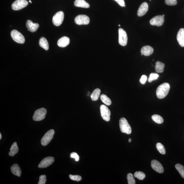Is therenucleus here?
Instances as JSON below:
<instances>
[{
  "instance_id": "6",
  "label": "nucleus",
  "mask_w": 184,
  "mask_h": 184,
  "mask_svg": "<svg viewBox=\"0 0 184 184\" xmlns=\"http://www.w3.org/2000/svg\"><path fill=\"white\" fill-rule=\"evenodd\" d=\"M64 14L63 11H59L55 14L53 18V23L55 26H60L63 22Z\"/></svg>"
},
{
  "instance_id": "2",
  "label": "nucleus",
  "mask_w": 184,
  "mask_h": 184,
  "mask_svg": "<svg viewBox=\"0 0 184 184\" xmlns=\"http://www.w3.org/2000/svg\"><path fill=\"white\" fill-rule=\"evenodd\" d=\"M120 130L123 133L130 134L132 132V129L127 120L124 118H122L119 120Z\"/></svg>"
},
{
  "instance_id": "23",
  "label": "nucleus",
  "mask_w": 184,
  "mask_h": 184,
  "mask_svg": "<svg viewBox=\"0 0 184 184\" xmlns=\"http://www.w3.org/2000/svg\"><path fill=\"white\" fill-rule=\"evenodd\" d=\"M101 90L99 88H96L94 90L91 95V98L93 101H96L98 100L100 96Z\"/></svg>"
},
{
  "instance_id": "33",
  "label": "nucleus",
  "mask_w": 184,
  "mask_h": 184,
  "mask_svg": "<svg viewBox=\"0 0 184 184\" xmlns=\"http://www.w3.org/2000/svg\"><path fill=\"white\" fill-rule=\"evenodd\" d=\"M46 181V175H42L39 177V180L38 184H45Z\"/></svg>"
},
{
  "instance_id": "34",
  "label": "nucleus",
  "mask_w": 184,
  "mask_h": 184,
  "mask_svg": "<svg viewBox=\"0 0 184 184\" xmlns=\"http://www.w3.org/2000/svg\"><path fill=\"white\" fill-rule=\"evenodd\" d=\"M165 3L169 6H174L177 4V0H165Z\"/></svg>"
},
{
  "instance_id": "10",
  "label": "nucleus",
  "mask_w": 184,
  "mask_h": 184,
  "mask_svg": "<svg viewBox=\"0 0 184 184\" xmlns=\"http://www.w3.org/2000/svg\"><path fill=\"white\" fill-rule=\"evenodd\" d=\"M75 22L78 25H87L90 22V19L85 15H79L75 18Z\"/></svg>"
},
{
  "instance_id": "14",
  "label": "nucleus",
  "mask_w": 184,
  "mask_h": 184,
  "mask_svg": "<svg viewBox=\"0 0 184 184\" xmlns=\"http://www.w3.org/2000/svg\"><path fill=\"white\" fill-rule=\"evenodd\" d=\"M148 10V5L146 2H144L141 4L137 11V15L139 16H143L146 13Z\"/></svg>"
},
{
  "instance_id": "13",
  "label": "nucleus",
  "mask_w": 184,
  "mask_h": 184,
  "mask_svg": "<svg viewBox=\"0 0 184 184\" xmlns=\"http://www.w3.org/2000/svg\"><path fill=\"white\" fill-rule=\"evenodd\" d=\"M151 166L153 170L159 173H162L164 172L163 166L158 161L154 160L151 162Z\"/></svg>"
},
{
  "instance_id": "32",
  "label": "nucleus",
  "mask_w": 184,
  "mask_h": 184,
  "mask_svg": "<svg viewBox=\"0 0 184 184\" xmlns=\"http://www.w3.org/2000/svg\"><path fill=\"white\" fill-rule=\"evenodd\" d=\"M69 177L72 180L77 181H80L82 179L81 176L79 175H69Z\"/></svg>"
},
{
  "instance_id": "38",
  "label": "nucleus",
  "mask_w": 184,
  "mask_h": 184,
  "mask_svg": "<svg viewBox=\"0 0 184 184\" xmlns=\"http://www.w3.org/2000/svg\"><path fill=\"white\" fill-rule=\"evenodd\" d=\"M2 138V135L1 133H0V139H1Z\"/></svg>"
},
{
  "instance_id": "25",
  "label": "nucleus",
  "mask_w": 184,
  "mask_h": 184,
  "mask_svg": "<svg viewBox=\"0 0 184 184\" xmlns=\"http://www.w3.org/2000/svg\"><path fill=\"white\" fill-rule=\"evenodd\" d=\"M152 119L154 122L158 124H161L164 122L163 118L161 116L155 114L152 116Z\"/></svg>"
},
{
  "instance_id": "18",
  "label": "nucleus",
  "mask_w": 184,
  "mask_h": 184,
  "mask_svg": "<svg viewBox=\"0 0 184 184\" xmlns=\"http://www.w3.org/2000/svg\"><path fill=\"white\" fill-rule=\"evenodd\" d=\"M153 49L151 46L147 45L143 46L141 48V54L145 56H149L153 53Z\"/></svg>"
},
{
  "instance_id": "11",
  "label": "nucleus",
  "mask_w": 184,
  "mask_h": 184,
  "mask_svg": "<svg viewBox=\"0 0 184 184\" xmlns=\"http://www.w3.org/2000/svg\"><path fill=\"white\" fill-rule=\"evenodd\" d=\"M164 20V17L162 16H157L151 18L150 23L153 26H161L163 24Z\"/></svg>"
},
{
  "instance_id": "3",
  "label": "nucleus",
  "mask_w": 184,
  "mask_h": 184,
  "mask_svg": "<svg viewBox=\"0 0 184 184\" xmlns=\"http://www.w3.org/2000/svg\"><path fill=\"white\" fill-rule=\"evenodd\" d=\"M47 111L44 108L40 109L36 111L33 116V119L35 121H40L45 118Z\"/></svg>"
},
{
  "instance_id": "22",
  "label": "nucleus",
  "mask_w": 184,
  "mask_h": 184,
  "mask_svg": "<svg viewBox=\"0 0 184 184\" xmlns=\"http://www.w3.org/2000/svg\"><path fill=\"white\" fill-rule=\"evenodd\" d=\"M40 46L46 50H48L49 48V45L47 40L45 38L42 37L40 39L39 42Z\"/></svg>"
},
{
  "instance_id": "37",
  "label": "nucleus",
  "mask_w": 184,
  "mask_h": 184,
  "mask_svg": "<svg viewBox=\"0 0 184 184\" xmlns=\"http://www.w3.org/2000/svg\"><path fill=\"white\" fill-rule=\"evenodd\" d=\"M119 4V5L121 6V7H125V3L124 0H114Z\"/></svg>"
},
{
  "instance_id": "31",
  "label": "nucleus",
  "mask_w": 184,
  "mask_h": 184,
  "mask_svg": "<svg viewBox=\"0 0 184 184\" xmlns=\"http://www.w3.org/2000/svg\"><path fill=\"white\" fill-rule=\"evenodd\" d=\"M158 77H159V75H158V74L154 73H151L149 75L148 82H151L154 80H157Z\"/></svg>"
},
{
  "instance_id": "36",
  "label": "nucleus",
  "mask_w": 184,
  "mask_h": 184,
  "mask_svg": "<svg viewBox=\"0 0 184 184\" xmlns=\"http://www.w3.org/2000/svg\"><path fill=\"white\" fill-rule=\"evenodd\" d=\"M147 79V76L145 75H143L141 76L140 81L141 83L143 84H145Z\"/></svg>"
},
{
  "instance_id": "12",
  "label": "nucleus",
  "mask_w": 184,
  "mask_h": 184,
  "mask_svg": "<svg viewBox=\"0 0 184 184\" xmlns=\"http://www.w3.org/2000/svg\"><path fill=\"white\" fill-rule=\"evenodd\" d=\"M54 158L49 156L44 158L39 165V168H47L51 165L54 161Z\"/></svg>"
},
{
  "instance_id": "39",
  "label": "nucleus",
  "mask_w": 184,
  "mask_h": 184,
  "mask_svg": "<svg viewBox=\"0 0 184 184\" xmlns=\"http://www.w3.org/2000/svg\"><path fill=\"white\" fill-rule=\"evenodd\" d=\"M131 139H129V142H131Z\"/></svg>"
},
{
  "instance_id": "7",
  "label": "nucleus",
  "mask_w": 184,
  "mask_h": 184,
  "mask_svg": "<svg viewBox=\"0 0 184 184\" xmlns=\"http://www.w3.org/2000/svg\"><path fill=\"white\" fill-rule=\"evenodd\" d=\"M118 33H119L118 42L119 44L122 46H126L128 42V37L126 32L123 29L120 28L118 30Z\"/></svg>"
},
{
  "instance_id": "30",
  "label": "nucleus",
  "mask_w": 184,
  "mask_h": 184,
  "mask_svg": "<svg viewBox=\"0 0 184 184\" xmlns=\"http://www.w3.org/2000/svg\"><path fill=\"white\" fill-rule=\"evenodd\" d=\"M127 179L128 180L129 184H135V181L133 175L131 173H129L127 175Z\"/></svg>"
},
{
  "instance_id": "28",
  "label": "nucleus",
  "mask_w": 184,
  "mask_h": 184,
  "mask_svg": "<svg viewBox=\"0 0 184 184\" xmlns=\"http://www.w3.org/2000/svg\"><path fill=\"white\" fill-rule=\"evenodd\" d=\"M156 148L158 152L162 154H165L166 153V149L164 146L161 143H158L156 144Z\"/></svg>"
},
{
  "instance_id": "17",
  "label": "nucleus",
  "mask_w": 184,
  "mask_h": 184,
  "mask_svg": "<svg viewBox=\"0 0 184 184\" xmlns=\"http://www.w3.org/2000/svg\"><path fill=\"white\" fill-rule=\"evenodd\" d=\"M70 40L69 38L67 37H63L58 40V45L59 47L64 48L68 45Z\"/></svg>"
},
{
  "instance_id": "27",
  "label": "nucleus",
  "mask_w": 184,
  "mask_h": 184,
  "mask_svg": "<svg viewBox=\"0 0 184 184\" xmlns=\"http://www.w3.org/2000/svg\"><path fill=\"white\" fill-rule=\"evenodd\" d=\"M175 168L181 177L184 178V166L180 164H177L175 165Z\"/></svg>"
},
{
  "instance_id": "35",
  "label": "nucleus",
  "mask_w": 184,
  "mask_h": 184,
  "mask_svg": "<svg viewBox=\"0 0 184 184\" xmlns=\"http://www.w3.org/2000/svg\"><path fill=\"white\" fill-rule=\"evenodd\" d=\"M70 157L75 158L76 161H78L79 160V156L77 153H72L70 154Z\"/></svg>"
},
{
  "instance_id": "15",
  "label": "nucleus",
  "mask_w": 184,
  "mask_h": 184,
  "mask_svg": "<svg viewBox=\"0 0 184 184\" xmlns=\"http://www.w3.org/2000/svg\"><path fill=\"white\" fill-rule=\"evenodd\" d=\"M26 26L29 31L31 32H34L37 30L39 25L38 23H33L30 20H28L26 22Z\"/></svg>"
},
{
  "instance_id": "26",
  "label": "nucleus",
  "mask_w": 184,
  "mask_h": 184,
  "mask_svg": "<svg viewBox=\"0 0 184 184\" xmlns=\"http://www.w3.org/2000/svg\"><path fill=\"white\" fill-rule=\"evenodd\" d=\"M100 98L101 101L105 105L109 106L111 104L112 101L111 99L106 95L104 94L101 95Z\"/></svg>"
},
{
  "instance_id": "5",
  "label": "nucleus",
  "mask_w": 184,
  "mask_h": 184,
  "mask_svg": "<svg viewBox=\"0 0 184 184\" xmlns=\"http://www.w3.org/2000/svg\"><path fill=\"white\" fill-rule=\"evenodd\" d=\"M11 36L13 40L19 43H24L25 42V38L22 33L16 30H13L11 33Z\"/></svg>"
},
{
  "instance_id": "16",
  "label": "nucleus",
  "mask_w": 184,
  "mask_h": 184,
  "mask_svg": "<svg viewBox=\"0 0 184 184\" xmlns=\"http://www.w3.org/2000/svg\"><path fill=\"white\" fill-rule=\"evenodd\" d=\"M177 40L180 45L184 47V28H181L178 33Z\"/></svg>"
},
{
  "instance_id": "24",
  "label": "nucleus",
  "mask_w": 184,
  "mask_h": 184,
  "mask_svg": "<svg viewBox=\"0 0 184 184\" xmlns=\"http://www.w3.org/2000/svg\"><path fill=\"white\" fill-rule=\"evenodd\" d=\"M164 67L165 65L163 63L159 61H156L155 67L156 71L157 73H162L164 71Z\"/></svg>"
},
{
  "instance_id": "21",
  "label": "nucleus",
  "mask_w": 184,
  "mask_h": 184,
  "mask_svg": "<svg viewBox=\"0 0 184 184\" xmlns=\"http://www.w3.org/2000/svg\"><path fill=\"white\" fill-rule=\"evenodd\" d=\"M10 151L9 154L10 156H13L15 154L18 153V148L17 143L16 142H15L13 144L11 147L10 148Z\"/></svg>"
},
{
  "instance_id": "19",
  "label": "nucleus",
  "mask_w": 184,
  "mask_h": 184,
  "mask_svg": "<svg viewBox=\"0 0 184 184\" xmlns=\"http://www.w3.org/2000/svg\"><path fill=\"white\" fill-rule=\"evenodd\" d=\"M11 172L14 175L18 177H20L21 175V171L19 166L18 164H15L12 165L11 168Z\"/></svg>"
},
{
  "instance_id": "40",
  "label": "nucleus",
  "mask_w": 184,
  "mask_h": 184,
  "mask_svg": "<svg viewBox=\"0 0 184 184\" xmlns=\"http://www.w3.org/2000/svg\"><path fill=\"white\" fill-rule=\"evenodd\" d=\"M162 16H163V17H164L165 15H163Z\"/></svg>"
},
{
  "instance_id": "41",
  "label": "nucleus",
  "mask_w": 184,
  "mask_h": 184,
  "mask_svg": "<svg viewBox=\"0 0 184 184\" xmlns=\"http://www.w3.org/2000/svg\"><path fill=\"white\" fill-rule=\"evenodd\" d=\"M118 26H119L120 27V25H118Z\"/></svg>"
},
{
  "instance_id": "8",
  "label": "nucleus",
  "mask_w": 184,
  "mask_h": 184,
  "mask_svg": "<svg viewBox=\"0 0 184 184\" xmlns=\"http://www.w3.org/2000/svg\"><path fill=\"white\" fill-rule=\"evenodd\" d=\"M28 4L26 0H16L12 4V8L14 10H18L26 7Z\"/></svg>"
},
{
  "instance_id": "4",
  "label": "nucleus",
  "mask_w": 184,
  "mask_h": 184,
  "mask_svg": "<svg viewBox=\"0 0 184 184\" xmlns=\"http://www.w3.org/2000/svg\"><path fill=\"white\" fill-rule=\"evenodd\" d=\"M55 134L54 130H50L46 132L42 137L41 140V144L42 146H45L48 144L53 138Z\"/></svg>"
},
{
  "instance_id": "1",
  "label": "nucleus",
  "mask_w": 184,
  "mask_h": 184,
  "mask_svg": "<svg viewBox=\"0 0 184 184\" xmlns=\"http://www.w3.org/2000/svg\"><path fill=\"white\" fill-rule=\"evenodd\" d=\"M170 85L168 83L162 84L158 87L156 90V95L159 99H163L168 94L170 89Z\"/></svg>"
},
{
  "instance_id": "9",
  "label": "nucleus",
  "mask_w": 184,
  "mask_h": 184,
  "mask_svg": "<svg viewBox=\"0 0 184 184\" xmlns=\"http://www.w3.org/2000/svg\"><path fill=\"white\" fill-rule=\"evenodd\" d=\"M101 117L106 121H109L110 119L111 112L106 106L102 105L100 107Z\"/></svg>"
},
{
  "instance_id": "29",
  "label": "nucleus",
  "mask_w": 184,
  "mask_h": 184,
  "mask_svg": "<svg viewBox=\"0 0 184 184\" xmlns=\"http://www.w3.org/2000/svg\"><path fill=\"white\" fill-rule=\"evenodd\" d=\"M134 177L140 180H143L145 179L146 175L144 173L141 171H138L134 173Z\"/></svg>"
},
{
  "instance_id": "20",
  "label": "nucleus",
  "mask_w": 184,
  "mask_h": 184,
  "mask_svg": "<svg viewBox=\"0 0 184 184\" xmlns=\"http://www.w3.org/2000/svg\"><path fill=\"white\" fill-rule=\"evenodd\" d=\"M74 5L76 7L84 8H89L90 7L89 4L87 3L85 0H75Z\"/></svg>"
}]
</instances>
